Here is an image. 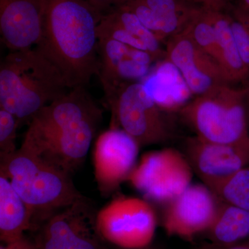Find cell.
<instances>
[{
  "mask_svg": "<svg viewBox=\"0 0 249 249\" xmlns=\"http://www.w3.org/2000/svg\"><path fill=\"white\" fill-rule=\"evenodd\" d=\"M249 249V247H233L225 249Z\"/></svg>",
  "mask_w": 249,
  "mask_h": 249,
  "instance_id": "1f68e13d",
  "label": "cell"
},
{
  "mask_svg": "<svg viewBox=\"0 0 249 249\" xmlns=\"http://www.w3.org/2000/svg\"><path fill=\"white\" fill-rule=\"evenodd\" d=\"M182 31L219 63L220 53L217 31L208 10L199 8Z\"/></svg>",
  "mask_w": 249,
  "mask_h": 249,
  "instance_id": "ffe728a7",
  "label": "cell"
},
{
  "mask_svg": "<svg viewBox=\"0 0 249 249\" xmlns=\"http://www.w3.org/2000/svg\"><path fill=\"white\" fill-rule=\"evenodd\" d=\"M119 7L130 11L135 15L140 22L151 31L160 42V24L158 18L147 4L145 0H129Z\"/></svg>",
  "mask_w": 249,
  "mask_h": 249,
  "instance_id": "cb8c5ba5",
  "label": "cell"
},
{
  "mask_svg": "<svg viewBox=\"0 0 249 249\" xmlns=\"http://www.w3.org/2000/svg\"><path fill=\"white\" fill-rule=\"evenodd\" d=\"M106 14H109L124 29L141 39L145 43L147 52L151 54L154 60L165 56V52L160 48V40L140 22L135 15L121 7H116Z\"/></svg>",
  "mask_w": 249,
  "mask_h": 249,
  "instance_id": "44dd1931",
  "label": "cell"
},
{
  "mask_svg": "<svg viewBox=\"0 0 249 249\" xmlns=\"http://www.w3.org/2000/svg\"><path fill=\"white\" fill-rule=\"evenodd\" d=\"M231 14L243 23L249 31V13L237 9L235 6V7L232 8Z\"/></svg>",
  "mask_w": 249,
  "mask_h": 249,
  "instance_id": "f1b7e54d",
  "label": "cell"
},
{
  "mask_svg": "<svg viewBox=\"0 0 249 249\" xmlns=\"http://www.w3.org/2000/svg\"><path fill=\"white\" fill-rule=\"evenodd\" d=\"M192 167L179 152L171 148L142 156L127 178L147 199L170 203L191 185Z\"/></svg>",
  "mask_w": 249,
  "mask_h": 249,
  "instance_id": "52a82bcc",
  "label": "cell"
},
{
  "mask_svg": "<svg viewBox=\"0 0 249 249\" xmlns=\"http://www.w3.org/2000/svg\"><path fill=\"white\" fill-rule=\"evenodd\" d=\"M33 229V214L9 179L0 176V239L5 244L24 237Z\"/></svg>",
  "mask_w": 249,
  "mask_h": 249,
  "instance_id": "e0dca14e",
  "label": "cell"
},
{
  "mask_svg": "<svg viewBox=\"0 0 249 249\" xmlns=\"http://www.w3.org/2000/svg\"><path fill=\"white\" fill-rule=\"evenodd\" d=\"M207 10V9H206ZM209 14L217 31L219 43V65L229 83H243L249 77V68L242 61L232 36L229 14L210 11Z\"/></svg>",
  "mask_w": 249,
  "mask_h": 249,
  "instance_id": "ac0fdd59",
  "label": "cell"
},
{
  "mask_svg": "<svg viewBox=\"0 0 249 249\" xmlns=\"http://www.w3.org/2000/svg\"><path fill=\"white\" fill-rule=\"evenodd\" d=\"M0 249H38L35 243L27 240L23 237L19 240L15 241L11 243L6 244V245H1Z\"/></svg>",
  "mask_w": 249,
  "mask_h": 249,
  "instance_id": "83f0119b",
  "label": "cell"
},
{
  "mask_svg": "<svg viewBox=\"0 0 249 249\" xmlns=\"http://www.w3.org/2000/svg\"><path fill=\"white\" fill-rule=\"evenodd\" d=\"M231 28L242 61L249 68V31L241 21L229 14Z\"/></svg>",
  "mask_w": 249,
  "mask_h": 249,
  "instance_id": "d4e9b609",
  "label": "cell"
},
{
  "mask_svg": "<svg viewBox=\"0 0 249 249\" xmlns=\"http://www.w3.org/2000/svg\"><path fill=\"white\" fill-rule=\"evenodd\" d=\"M101 120L86 121L59 134L37 151L31 154L71 175L84 162Z\"/></svg>",
  "mask_w": 249,
  "mask_h": 249,
  "instance_id": "2e32d148",
  "label": "cell"
},
{
  "mask_svg": "<svg viewBox=\"0 0 249 249\" xmlns=\"http://www.w3.org/2000/svg\"><path fill=\"white\" fill-rule=\"evenodd\" d=\"M97 213L85 196L48 218L40 227L38 249H109L97 226Z\"/></svg>",
  "mask_w": 249,
  "mask_h": 249,
  "instance_id": "ba28073f",
  "label": "cell"
},
{
  "mask_svg": "<svg viewBox=\"0 0 249 249\" xmlns=\"http://www.w3.org/2000/svg\"><path fill=\"white\" fill-rule=\"evenodd\" d=\"M214 196L206 185H191L170 202L163 220L165 231L183 238L209 231L219 209Z\"/></svg>",
  "mask_w": 249,
  "mask_h": 249,
  "instance_id": "4fadbf2b",
  "label": "cell"
},
{
  "mask_svg": "<svg viewBox=\"0 0 249 249\" xmlns=\"http://www.w3.org/2000/svg\"><path fill=\"white\" fill-rule=\"evenodd\" d=\"M165 58L181 73L193 94H204L219 85L229 84L219 63L181 31L167 42Z\"/></svg>",
  "mask_w": 249,
  "mask_h": 249,
  "instance_id": "8fae6325",
  "label": "cell"
},
{
  "mask_svg": "<svg viewBox=\"0 0 249 249\" xmlns=\"http://www.w3.org/2000/svg\"><path fill=\"white\" fill-rule=\"evenodd\" d=\"M244 87L242 89L245 91L246 103L248 105L249 109V77L243 82Z\"/></svg>",
  "mask_w": 249,
  "mask_h": 249,
  "instance_id": "4dcf8cb0",
  "label": "cell"
},
{
  "mask_svg": "<svg viewBox=\"0 0 249 249\" xmlns=\"http://www.w3.org/2000/svg\"><path fill=\"white\" fill-rule=\"evenodd\" d=\"M40 53L61 72L69 89L86 87L100 69L97 27L103 14L85 0H46Z\"/></svg>",
  "mask_w": 249,
  "mask_h": 249,
  "instance_id": "6da1fadb",
  "label": "cell"
},
{
  "mask_svg": "<svg viewBox=\"0 0 249 249\" xmlns=\"http://www.w3.org/2000/svg\"><path fill=\"white\" fill-rule=\"evenodd\" d=\"M186 150L192 168L211 191L232 174L249 166V151L242 147L196 137L187 140Z\"/></svg>",
  "mask_w": 249,
  "mask_h": 249,
  "instance_id": "9a60e30c",
  "label": "cell"
},
{
  "mask_svg": "<svg viewBox=\"0 0 249 249\" xmlns=\"http://www.w3.org/2000/svg\"><path fill=\"white\" fill-rule=\"evenodd\" d=\"M149 249L148 247H145V248H142V249Z\"/></svg>",
  "mask_w": 249,
  "mask_h": 249,
  "instance_id": "d6a6232c",
  "label": "cell"
},
{
  "mask_svg": "<svg viewBox=\"0 0 249 249\" xmlns=\"http://www.w3.org/2000/svg\"><path fill=\"white\" fill-rule=\"evenodd\" d=\"M101 80L106 101L123 84L147 77L152 63L150 54L111 38L98 39Z\"/></svg>",
  "mask_w": 249,
  "mask_h": 249,
  "instance_id": "7c38bea8",
  "label": "cell"
},
{
  "mask_svg": "<svg viewBox=\"0 0 249 249\" xmlns=\"http://www.w3.org/2000/svg\"><path fill=\"white\" fill-rule=\"evenodd\" d=\"M19 127L18 119L11 113L0 109V157L17 151L16 140Z\"/></svg>",
  "mask_w": 249,
  "mask_h": 249,
  "instance_id": "603a6c76",
  "label": "cell"
},
{
  "mask_svg": "<svg viewBox=\"0 0 249 249\" xmlns=\"http://www.w3.org/2000/svg\"><path fill=\"white\" fill-rule=\"evenodd\" d=\"M212 192L227 204L249 211V166L232 174Z\"/></svg>",
  "mask_w": 249,
  "mask_h": 249,
  "instance_id": "7402d4cb",
  "label": "cell"
},
{
  "mask_svg": "<svg viewBox=\"0 0 249 249\" xmlns=\"http://www.w3.org/2000/svg\"><path fill=\"white\" fill-rule=\"evenodd\" d=\"M97 226L107 242L125 249L145 248L155 235L157 215L146 200L119 196L98 212Z\"/></svg>",
  "mask_w": 249,
  "mask_h": 249,
  "instance_id": "9c48e42d",
  "label": "cell"
},
{
  "mask_svg": "<svg viewBox=\"0 0 249 249\" xmlns=\"http://www.w3.org/2000/svg\"><path fill=\"white\" fill-rule=\"evenodd\" d=\"M65 78L37 49L10 52L0 65V109L11 113L19 124L49 103L66 94Z\"/></svg>",
  "mask_w": 249,
  "mask_h": 249,
  "instance_id": "7a4b0ae2",
  "label": "cell"
},
{
  "mask_svg": "<svg viewBox=\"0 0 249 249\" xmlns=\"http://www.w3.org/2000/svg\"><path fill=\"white\" fill-rule=\"evenodd\" d=\"M106 102L112 116L110 128L122 129L139 145L159 143L169 138L163 110L143 83L123 84Z\"/></svg>",
  "mask_w": 249,
  "mask_h": 249,
  "instance_id": "5b68a950",
  "label": "cell"
},
{
  "mask_svg": "<svg viewBox=\"0 0 249 249\" xmlns=\"http://www.w3.org/2000/svg\"><path fill=\"white\" fill-rule=\"evenodd\" d=\"M102 116V110L85 87H76L32 118L20 148L34 153L59 134Z\"/></svg>",
  "mask_w": 249,
  "mask_h": 249,
  "instance_id": "8992f818",
  "label": "cell"
},
{
  "mask_svg": "<svg viewBox=\"0 0 249 249\" xmlns=\"http://www.w3.org/2000/svg\"><path fill=\"white\" fill-rule=\"evenodd\" d=\"M199 7L210 11H224L227 6V0H190Z\"/></svg>",
  "mask_w": 249,
  "mask_h": 249,
  "instance_id": "4316f807",
  "label": "cell"
},
{
  "mask_svg": "<svg viewBox=\"0 0 249 249\" xmlns=\"http://www.w3.org/2000/svg\"><path fill=\"white\" fill-rule=\"evenodd\" d=\"M0 176L9 179L27 205L33 214V229L84 196L75 188L71 175L22 149L0 157Z\"/></svg>",
  "mask_w": 249,
  "mask_h": 249,
  "instance_id": "3957f363",
  "label": "cell"
},
{
  "mask_svg": "<svg viewBox=\"0 0 249 249\" xmlns=\"http://www.w3.org/2000/svg\"><path fill=\"white\" fill-rule=\"evenodd\" d=\"M244 89L219 85L196 96L181 113L196 133L207 142L249 151V133Z\"/></svg>",
  "mask_w": 249,
  "mask_h": 249,
  "instance_id": "277c9868",
  "label": "cell"
},
{
  "mask_svg": "<svg viewBox=\"0 0 249 249\" xmlns=\"http://www.w3.org/2000/svg\"><path fill=\"white\" fill-rule=\"evenodd\" d=\"M235 7L245 12L249 13V0H237Z\"/></svg>",
  "mask_w": 249,
  "mask_h": 249,
  "instance_id": "f546056e",
  "label": "cell"
},
{
  "mask_svg": "<svg viewBox=\"0 0 249 249\" xmlns=\"http://www.w3.org/2000/svg\"><path fill=\"white\" fill-rule=\"evenodd\" d=\"M93 7L97 9L102 14L109 12V10L111 8L116 7L125 4L129 0H85Z\"/></svg>",
  "mask_w": 249,
  "mask_h": 249,
  "instance_id": "484cf974",
  "label": "cell"
},
{
  "mask_svg": "<svg viewBox=\"0 0 249 249\" xmlns=\"http://www.w3.org/2000/svg\"><path fill=\"white\" fill-rule=\"evenodd\" d=\"M46 0H0L1 41L10 52L33 49L42 37Z\"/></svg>",
  "mask_w": 249,
  "mask_h": 249,
  "instance_id": "5bb4252c",
  "label": "cell"
},
{
  "mask_svg": "<svg viewBox=\"0 0 249 249\" xmlns=\"http://www.w3.org/2000/svg\"><path fill=\"white\" fill-rule=\"evenodd\" d=\"M140 145L120 128L98 137L93 151L95 178L103 196H109L127 179L136 166Z\"/></svg>",
  "mask_w": 249,
  "mask_h": 249,
  "instance_id": "30bf717a",
  "label": "cell"
},
{
  "mask_svg": "<svg viewBox=\"0 0 249 249\" xmlns=\"http://www.w3.org/2000/svg\"><path fill=\"white\" fill-rule=\"evenodd\" d=\"M209 231L214 241L220 245L238 242L249 235V211L229 204L219 207Z\"/></svg>",
  "mask_w": 249,
  "mask_h": 249,
  "instance_id": "d6986e66",
  "label": "cell"
}]
</instances>
